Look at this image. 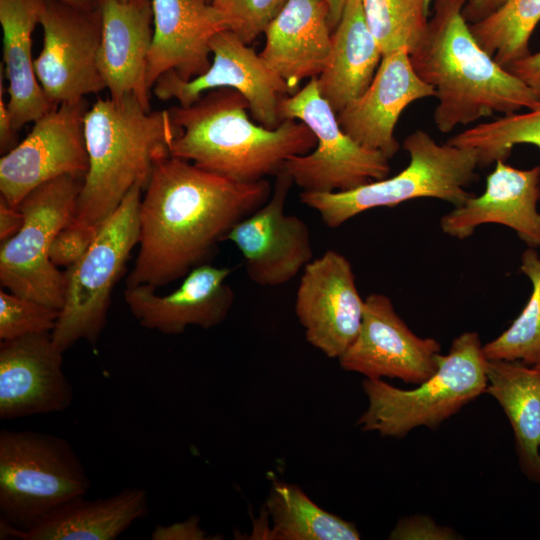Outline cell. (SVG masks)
<instances>
[{
	"instance_id": "cell-1",
	"label": "cell",
	"mask_w": 540,
	"mask_h": 540,
	"mask_svg": "<svg viewBox=\"0 0 540 540\" xmlns=\"http://www.w3.org/2000/svg\"><path fill=\"white\" fill-rule=\"evenodd\" d=\"M271 194L266 179L238 183L173 156L159 161L141 199L139 251L126 286L157 289L185 277Z\"/></svg>"
},
{
	"instance_id": "cell-2",
	"label": "cell",
	"mask_w": 540,
	"mask_h": 540,
	"mask_svg": "<svg viewBox=\"0 0 540 540\" xmlns=\"http://www.w3.org/2000/svg\"><path fill=\"white\" fill-rule=\"evenodd\" d=\"M468 0H433L426 37L410 53L418 76L436 91L442 133L495 113L533 107L540 98L476 41L463 15Z\"/></svg>"
},
{
	"instance_id": "cell-3",
	"label": "cell",
	"mask_w": 540,
	"mask_h": 540,
	"mask_svg": "<svg viewBox=\"0 0 540 540\" xmlns=\"http://www.w3.org/2000/svg\"><path fill=\"white\" fill-rule=\"evenodd\" d=\"M168 111L178 128L170 156L238 183L276 176L288 159L309 153L317 143L299 120L285 119L274 129L255 123L244 96L230 88L210 90L193 104Z\"/></svg>"
},
{
	"instance_id": "cell-4",
	"label": "cell",
	"mask_w": 540,
	"mask_h": 540,
	"mask_svg": "<svg viewBox=\"0 0 540 540\" xmlns=\"http://www.w3.org/2000/svg\"><path fill=\"white\" fill-rule=\"evenodd\" d=\"M177 134L168 109H146L134 95L97 99L84 117L89 167L72 221L99 229L135 185L145 190Z\"/></svg>"
},
{
	"instance_id": "cell-5",
	"label": "cell",
	"mask_w": 540,
	"mask_h": 540,
	"mask_svg": "<svg viewBox=\"0 0 540 540\" xmlns=\"http://www.w3.org/2000/svg\"><path fill=\"white\" fill-rule=\"evenodd\" d=\"M403 148L410 161L396 175L347 191H302L300 201L318 212L327 227L337 228L378 207L391 208L417 198H436L456 207L473 195L466 188L475 180L479 167L475 150L439 144L423 130L407 136Z\"/></svg>"
},
{
	"instance_id": "cell-6",
	"label": "cell",
	"mask_w": 540,
	"mask_h": 540,
	"mask_svg": "<svg viewBox=\"0 0 540 540\" xmlns=\"http://www.w3.org/2000/svg\"><path fill=\"white\" fill-rule=\"evenodd\" d=\"M486 358L477 332L456 337L447 355H439L434 375L403 390L382 379L362 381L368 406L356 424L362 431L403 438L417 427L437 429L466 404L486 392Z\"/></svg>"
},
{
	"instance_id": "cell-7",
	"label": "cell",
	"mask_w": 540,
	"mask_h": 540,
	"mask_svg": "<svg viewBox=\"0 0 540 540\" xmlns=\"http://www.w3.org/2000/svg\"><path fill=\"white\" fill-rule=\"evenodd\" d=\"M91 487L70 442L32 431H0V521L24 529Z\"/></svg>"
},
{
	"instance_id": "cell-8",
	"label": "cell",
	"mask_w": 540,
	"mask_h": 540,
	"mask_svg": "<svg viewBox=\"0 0 540 540\" xmlns=\"http://www.w3.org/2000/svg\"><path fill=\"white\" fill-rule=\"evenodd\" d=\"M143 187L135 185L101 225L82 258L63 271V306L51 332L64 353L80 340L96 345L107 323L112 291L139 242Z\"/></svg>"
},
{
	"instance_id": "cell-9",
	"label": "cell",
	"mask_w": 540,
	"mask_h": 540,
	"mask_svg": "<svg viewBox=\"0 0 540 540\" xmlns=\"http://www.w3.org/2000/svg\"><path fill=\"white\" fill-rule=\"evenodd\" d=\"M82 176L65 175L31 191L18 205L24 223L0 247V284L10 293L61 309L64 273L50 259L56 235L74 219Z\"/></svg>"
},
{
	"instance_id": "cell-10",
	"label": "cell",
	"mask_w": 540,
	"mask_h": 540,
	"mask_svg": "<svg viewBox=\"0 0 540 540\" xmlns=\"http://www.w3.org/2000/svg\"><path fill=\"white\" fill-rule=\"evenodd\" d=\"M280 114L283 120L305 123L317 140L312 151L291 157L282 167L302 191H347L388 176L389 159L362 147L343 131L337 113L320 94L316 78L284 97Z\"/></svg>"
},
{
	"instance_id": "cell-11",
	"label": "cell",
	"mask_w": 540,
	"mask_h": 540,
	"mask_svg": "<svg viewBox=\"0 0 540 540\" xmlns=\"http://www.w3.org/2000/svg\"><path fill=\"white\" fill-rule=\"evenodd\" d=\"M39 25L43 43L34 68L53 105L79 101L106 88L98 67L100 8L85 9L45 0Z\"/></svg>"
},
{
	"instance_id": "cell-12",
	"label": "cell",
	"mask_w": 540,
	"mask_h": 540,
	"mask_svg": "<svg viewBox=\"0 0 540 540\" xmlns=\"http://www.w3.org/2000/svg\"><path fill=\"white\" fill-rule=\"evenodd\" d=\"M210 50L211 65L203 74L183 80L170 70L156 80L153 94L159 100L176 99L179 105L188 106L210 90L234 89L244 96L250 116L257 123L269 129L277 128L284 121L280 103L292 95L286 82L229 29L213 36Z\"/></svg>"
},
{
	"instance_id": "cell-13",
	"label": "cell",
	"mask_w": 540,
	"mask_h": 540,
	"mask_svg": "<svg viewBox=\"0 0 540 540\" xmlns=\"http://www.w3.org/2000/svg\"><path fill=\"white\" fill-rule=\"evenodd\" d=\"M84 99L57 105L0 159V198L18 207L35 188L65 175L84 177L89 161L84 137Z\"/></svg>"
},
{
	"instance_id": "cell-14",
	"label": "cell",
	"mask_w": 540,
	"mask_h": 540,
	"mask_svg": "<svg viewBox=\"0 0 540 540\" xmlns=\"http://www.w3.org/2000/svg\"><path fill=\"white\" fill-rule=\"evenodd\" d=\"M292 184L290 176L281 170L270 198L226 237L241 252L248 278L262 287L289 282L313 260L308 225L284 211Z\"/></svg>"
},
{
	"instance_id": "cell-15",
	"label": "cell",
	"mask_w": 540,
	"mask_h": 540,
	"mask_svg": "<svg viewBox=\"0 0 540 540\" xmlns=\"http://www.w3.org/2000/svg\"><path fill=\"white\" fill-rule=\"evenodd\" d=\"M440 350L437 340L411 331L388 296L371 293L364 300L359 333L338 360L342 369L368 379L418 385L436 373Z\"/></svg>"
},
{
	"instance_id": "cell-16",
	"label": "cell",
	"mask_w": 540,
	"mask_h": 540,
	"mask_svg": "<svg viewBox=\"0 0 540 540\" xmlns=\"http://www.w3.org/2000/svg\"><path fill=\"white\" fill-rule=\"evenodd\" d=\"M364 300L350 261L327 250L302 271L295 313L309 344L328 358L338 359L356 339Z\"/></svg>"
},
{
	"instance_id": "cell-17",
	"label": "cell",
	"mask_w": 540,
	"mask_h": 540,
	"mask_svg": "<svg viewBox=\"0 0 540 540\" xmlns=\"http://www.w3.org/2000/svg\"><path fill=\"white\" fill-rule=\"evenodd\" d=\"M51 333L0 342V419L62 412L73 401Z\"/></svg>"
},
{
	"instance_id": "cell-18",
	"label": "cell",
	"mask_w": 540,
	"mask_h": 540,
	"mask_svg": "<svg viewBox=\"0 0 540 540\" xmlns=\"http://www.w3.org/2000/svg\"><path fill=\"white\" fill-rule=\"evenodd\" d=\"M427 97H436V91L418 76L409 50L402 47L382 56L368 88L337 113V119L359 145L391 159L399 150L394 130L400 115Z\"/></svg>"
},
{
	"instance_id": "cell-19",
	"label": "cell",
	"mask_w": 540,
	"mask_h": 540,
	"mask_svg": "<svg viewBox=\"0 0 540 540\" xmlns=\"http://www.w3.org/2000/svg\"><path fill=\"white\" fill-rule=\"evenodd\" d=\"M228 267L208 263L192 269L178 288L155 294L149 285L126 286L124 300L139 324L166 335L182 334L188 326L210 329L228 316L235 294L227 277Z\"/></svg>"
},
{
	"instance_id": "cell-20",
	"label": "cell",
	"mask_w": 540,
	"mask_h": 540,
	"mask_svg": "<svg viewBox=\"0 0 540 540\" xmlns=\"http://www.w3.org/2000/svg\"><path fill=\"white\" fill-rule=\"evenodd\" d=\"M540 166L518 169L495 162L483 193L470 196L440 219L441 230L459 240L473 235L484 224H500L514 230L528 247H540Z\"/></svg>"
},
{
	"instance_id": "cell-21",
	"label": "cell",
	"mask_w": 540,
	"mask_h": 540,
	"mask_svg": "<svg viewBox=\"0 0 540 540\" xmlns=\"http://www.w3.org/2000/svg\"><path fill=\"white\" fill-rule=\"evenodd\" d=\"M153 39L146 83L173 70L183 80L203 74L211 65L210 41L228 29L221 13L205 0H152Z\"/></svg>"
},
{
	"instance_id": "cell-22",
	"label": "cell",
	"mask_w": 540,
	"mask_h": 540,
	"mask_svg": "<svg viewBox=\"0 0 540 540\" xmlns=\"http://www.w3.org/2000/svg\"><path fill=\"white\" fill-rule=\"evenodd\" d=\"M98 67L110 97L134 95L150 110L146 83L153 39L152 0H101Z\"/></svg>"
},
{
	"instance_id": "cell-23",
	"label": "cell",
	"mask_w": 540,
	"mask_h": 540,
	"mask_svg": "<svg viewBox=\"0 0 540 540\" xmlns=\"http://www.w3.org/2000/svg\"><path fill=\"white\" fill-rule=\"evenodd\" d=\"M333 29L326 0H288L268 25L260 54L293 95L306 78H317L327 64Z\"/></svg>"
},
{
	"instance_id": "cell-24",
	"label": "cell",
	"mask_w": 540,
	"mask_h": 540,
	"mask_svg": "<svg viewBox=\"0 0 540 540\" xmlns=\"http://www.w3.org/2000/svg\"><path fill=\"white\" fill-rule=\"evenodd\" d=\"M73 499L27 528L0 521V539L113 540L149 513L147 491L128 487L95 500Z\"/></svg>"
},
{
	"instance_id": "cell-25",
	"label": "cell",
	"mask_w": 540,
	"mask_h": 540,
	"mask_svg": "<svg viewBox=\"0 0 540 540\" xmlns=\"http://www.w3.org/2000/svg\"><path fill=\"white\" fill-rule=\"evenodd\" d=\"M44 5L45 0H0L1 64L8 81L7 106L16 131L56 107L38 82L32 57V34L40 24Z\"/></svg>"
},
{
	"instance_id": "cell-26",
	"label": "cell",
	"mask_w": 540,
	"mask_h": 540,
	"mask_svg": "<svg viewBox=\"0 0 540 540\" xmlns=\"http://www.w3.org/2000/svg\"><path fill=\"white\" fill-rule=\"evenodd\" d=\"M382 56L361 0H347L332 32L327 64L316 78L320 94L336 113L368 88Z\"/></svg>"
},
{
	"instance_id": "cell-27",
	"label": "cell",
	"mask_w": 540,
	"mask_h": 540,
	"mask_svg": "<svg viewBox=\"0 0 540 540\" xmlns=\"http://www.w3.org/2000/svg\"><path fill=\"white\" fill-rule=\"evenodd\" d=\"M485 370V393L509 420L521 471L540 484V370L520 361L487 359Z\"/></svg>"
},
{
	"instance_id": "cell-28",
	"label": "cell",
	"mask_w": 540,
	"mask_h": 540,
	"mask_svg": "<svg viewBox=\"0 0 540 540\" xmlns=\"http://www.w3.org/2000/svg\"><path fill=\"white\" fill-rule=\"evenodd\" d=\"M270 525L255 523L251 539L358 540L356 526L332 514L295 484L274 481L265 502Z\"/></svg>"
},
{
	"instance_id": "cell-29",
	"label": "cell",
	"mask_w": 540,
	"mask_h": 540,
	"mask_svg": "<svg viewBox=\"0 0 540 540\" xmlns=\"http://www.w3.org/2000/svg\"><path fill=\"white\" fill-rule=\"evenodd\" d=\"M539 22L540 0H506L469 27L481 48L506 68L531 53L530 38Z\"/></svg>"
},
{
	"instance_id": "cell-30",
	"label": "cell",
	"mask_w": 540,
	"mask_h": 540,
	"mask_svg": "<svg viewBox=\"0 0 540 540\" xmlns=\"http://www.w3.org/2000/svg\"><path fill=\"white\" fill-rule=\"evenodd\" d=\"M446 142L475 150L480 168L498 160L506 161L519 144H531L540 150V101L526 112L503 115L474 125Z\"/></svg>"
},
{
	"instance_id": "cell-31",
	"label": "cell",
	"mask_w": 540,
	"mask_h": 540,
	"mask_svg": "<svg viewBox=\"0 0 540 540\" xmlns=\"http://www.w3.org/2000/svg\"><path fill=\"white\" fill-rule=\"evenodd\" d=\"M520 271L532 284L528 302L510 327L483 345L487 360L520 361L534 366L540 361V254L528 247L521 256Z\"/></svg>"
},
{
	"instance_id": "cell-32",
	"label": "cell",
	"mask_w": 540,
	"mask_h": 540,
	"mask_svg": "<svg viewBox=\"0 0 540 540\" xmlns=\"http://www.w3.org/2000/svg\"><path fill=\"white\" fill-rule=\"evenodd\" d=\"M366 22L384 54L405 47L411 53L426 37V0H361Z\"/></svg>"
},
{
	"instance_id": "cell-33",
	"label": "cell",
	"mask_w": 540,
	"mask_h": 540,
	"mask_svg": "<svg viewBox=\"0 0 540 540\" xmlns=\"http://www.w3.org/2000/svg\"><path fill=\"white\" fill-rule=\"evenodd\" d=\"M60 310L0 290V340L51 333Z\"/></svg>"
},
{
	"instance_id": "cell-34",
	"label": "cell",
	"mask_w": 540,
	"mask_h": 540,
	"mask_svg": "<svg viewBox=\"0 0 540 540\" xmlns=\"http://www.w3.org/2000/svg\"><path fill=\"white\" fill-rule=\"evenodd\" d=\"M288 0H212L227 28L250 45L279 14Z\"/></svg>"
},
{
	"instance_id": "cell-35",
	"label": "cell",
	"mask_w": 540,
	"mask_h": 540,
	"mask_svg": "<svg viewBox=\"0 0 540 540\" xmlns=\"http://www.w3.org/2000/svg\"><path fill=\"white\" fill-rule=\"evenodd\" d=\"M98 230L72 221L53 240L50 248L52 263L64 268L75 264L86 253Z\"/></svg>"
},
{
	"instance_id": "cell-36",
	"label": "cell",
	"mask_w": 540,
	"mask_h": 540,
	"mask_svg": "<svg viewBox=\"0 0 540 540\" xmlns=\"http://www.w3.org/2000/svg\"><path fill=\"white\" fill-rule=\"evenodd\" d=\"M392 540H453L460 539L450 527L439 526L426 515H412L400 519L391 531Z\"/></svg>"
},
{
	"instance_id": "cell-37",
	"label": "cell",
	"mask_w": 540,
	"mask_h": 540,
	"mask_svg": "<svg viewBox=\"0 0 540 540\" xmlns=\"http://www.w3.org/2000/svg\"><path fill=\"white\" fill-rule=\"evenodd\" d=\"M153 540H206L208 537L200 526L197 516L170 525H156L151 533Z\"/></svg>"
},
{
	"instance_id": "cell-38",
	"label": "cell",
	"mask_w": 540,
	"mask_h": 540,
	"mask_svg": "<svg viewBox=\"0 0 540 540\" xmlns=\"http://www.w3.org/2000/svg\"><path fill=\"white\" fill-rule=\"evenodd\" d=\"M540 98V52L530 53L506 67Z\"/></svg>"
},
{
	"instance_id": "cell-39",
	"label": "cell",
	"mask_w": 540,
	"mask_h": 540,
	"mask_svg": "<svg viewBox=\"0 0 540 540\" xmlns=\"http://www.w3.org/2000/svg\"><path fill=\"white\" fill-rule=\"evenodd\" d=\"M3 65H0V150L1 153H7L13 149L17 143V131L12 125L11 116L8 110L7 102L4 98L5 87Z\"/></svg>"
},
{
	"instance_id": "cell-40",
	"label": "cell",
	"mask_w": 540,
	"mask_h": 540,
	"mask_svg": "<svg viewBox=\"0 0 540 540\" xmlns=\"http://www.w3.org/2000/svg\"><path fill=\"white\" fill-rule=\"evenodd\" d=\"M24 223V214L19 207L9 205L0 198V241L1 243L14 236Z\"/></svg>"
},
{
	"instance_id": "cell-41",
	"label": "cell",
	"mask_w": 540,
	"mask_h": 540,
	"mask_svg": "<svg viewBox=\"0 0 540 540\" xmlns=\"http://www.w3.org/2000/svg\"><path fill=\"white\" fill-rule=\"evenodd\" d=\"M430 7L433 0H426ZM506 0H468L463 9V15L468 23H474L482 20L496 9H498Z\"/></svg>"
},
{
	"instance_id": "cell-42",
	"label": "cell",
	"mask_w": 540,
	"mask_h": 540,
	"mask_svg": "<svg viewBox=\"0 0 540 540\" xmlns=\"http://www.w3.org/2000/svg\"><path fill=\"white\" fill-rule=\"evenodd\" d=\"M330 9V25L332 29L338 24L347 0H326Z\"/></svg>"
},
{
	"instance_id": "cell-43",
	"label": "cell",
	"mask_w": 540,
	"mask_h": 540,
	"mask_svg": "<svg viewBox=\"0 0 540 540\" xmlns=\"http://www.w3.org/2000/svg\"><path fill=\"white\" fill-rule=\"evenodd\" d=\"M67 4L85 8V9H98L100 7L101 0H58Z\"/></svg>"
},
{
	"instance_id": "cell-44",
	"label": "cell",
	"mask_w": 540,
	"mask_h": 540,
	"mask_svg": "<svg viewBox=\"0 0 540 540\" xmlns=\"http://www.w3.org/2000/svg\"><path fill=\"white\" fill-rule=\"evenodd\" d=\"M534 366L540 370V361L537 364H535Z\"/></svg>"
},
{
	"instance_id": "cell-45",
	"label": "cell",
	"mask_w": 540,
	"mask_h": 540,
	"mask_svg": "<svg viewBox=\"0 0 540 540\" xmlns=\"http://www.w3.org/2000/svg\"><path fill=\"white\" fill-rule=\"evenodd\" d=\"M205 1H207V2L211 3V1H212V0H205Z\"/></svg>"
},
{
	"instance_id": "cell-46",
	"label": "cell",
	"mask_w": 540,
	"mask_h": 540,
	"mask_svg": "<svg viewBox=\"0 0 540 540\" xmlns=\"http://www.w3.org/2000/svg\"><path fill=\"white\" fill-rule=\"evenodd\" d=\"M121 1H127V0H121Z\"/></svg>"
}]
</instances>
